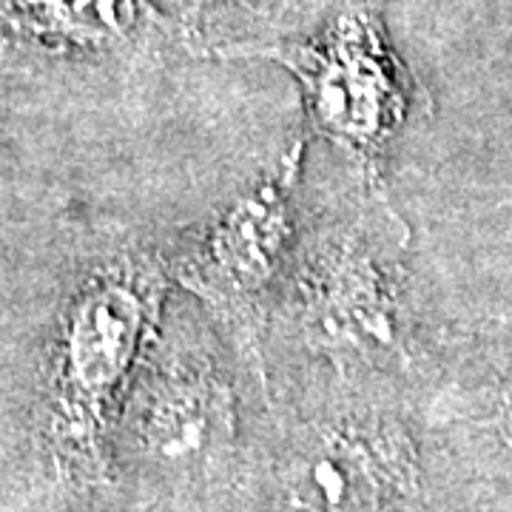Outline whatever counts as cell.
<instances>
[{
  "label": "cell",
  "mask_w": 512,
  "mask_h": 512,
  "mask_svg": "<svg viewBox=\"0 0 512 512\" xmlns=\"http://www.w3.org/2000/svg\"><path fill=\"white\" fill-rule=\"evenodd\" d=\"M251 55L276 60L299 80L316 128L359 157L379 154L404 117L402 74L376 18L356 6L308 43Z\"/></svg>",
  "instance_id": "cell-2"
},
{
  "label": "cell",
  "mask_w": 512,
  "mask_h": 512,
  "mask_svg": "<svg viewBox=\"0 0 512 512\" xmlns=\"http://www.w3.org/2000/svg\"><path fill=\"white\" fill-rule=\"evenodd\" d=\"M234 433L228 384L200 362H171L151 376L140 407V441L154 464L174 473L205 470Z\"/></svg>",
  "instance_id": "cell-4"
},
{
  "label": "cell",
  "mask_w": 512,
  "mask_h": 512,
  "mask_svg": "<svg viewBox=\"0 0 512 512\" xmlns=\"http://www.w3.org/2000/svg\"><path fill=\"white\" fill-rule=\"evenodd\" d=\"M282 484L296 512H382L413 493L416 458L387 421H336L293 453Z\"/></svg>",
  "instance_id": "cell-3"
},
{
  "label": "cell",
  "mask_w": 512,
  "mask_h": 512,
  "mask_svg": "<svg viewBox=\"0 0 512 512\" xmlns=\"http://www.w3.org/2000/svg\"><path fill=\"white\" fill-rule=\"evenodd\" d=\"M163 293L154 265L128 259L94 276L72 305L57 365L55 433L83 464L100 458L111 407L157 333Z\"/></svg>",
  "instance_id": "cell-1"
},
{
  "label": "cell",
  "mask_w": 512,
  "mask_h": 512,
  "mask_svg": "<svg viewBox=\"0 0 512 512\" xmlns=\"http://www.w3.org/2000/svg\"><path fill=\"white\" fill-rule=\"evenodd\" d=\"M288 234V211L279 185L268 183L239 200L208 234L197 259L202 288L222 302L248 299L274 276Z\"/></svg>",
  "instance_id": "cell-5"
},
{
  "label": "cell",
  "mask_w": 512,
  "mask_h": 512,
  "mask_svg": "<svg viewBox=\"0 0 512 512\" xmlns=\"http://www.w3.org/2000/svg\"><path fill=\"white\" fill-rule=\"evenodd\" d=\"M245 9H256V12H268V9H274L279 0H239Z\"/></svg>",
  "instance_id": "cell-6"
}]
</instances>
